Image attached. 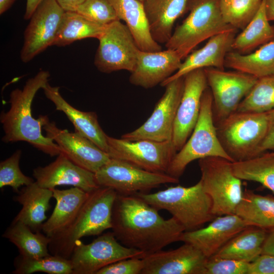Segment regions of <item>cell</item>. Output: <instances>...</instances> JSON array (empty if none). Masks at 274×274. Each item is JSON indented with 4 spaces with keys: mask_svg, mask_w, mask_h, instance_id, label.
<instances>
[{
    "mask_svg": "<svg viewBox=\"0 0 274 274\" xmlns=\"http://www.w3.org/2000/svg\"><path fill=\"white\" fill-rule=\"evenodd\" d=\"M111 229L122 244L145 255L180 241L185 231L175 218L164 219L158 210L136 195L118 193L112 210Z\"/></svg>",
    "mask_w": 274,
    "mask_h": 274,
    "instance_id": "obj_1",
    "label": "cell"
},
{
    "mask_svg": "<svg viewBox=\"0 0 274 274\" xmlns=\"http://www.w3.org/2000/svg\"><path fill=\"white\" fill-rule=\"evenodd\" d=\"M49 77L48 71L41 70L26 81L22 89L16 88L11 92L9 109L2 111L0 114L4 132L3 142H26L51 156L62 152L51 139L43 135L40 118L35 119L31 114L33 99L39 90L48 83Z\"/></svg>",
    "mask_w": 274,
    "mask_h": 274,
    "instance_id": "obj_2",
    "label": "cell"
},
{
    "mask_svg": "<svg viewBox=\"0 0 274 274\" xmlns=\"http://www.w3.org/2000/svg\"><path fill=\"white\" fill-rule=\"evenodd\" d=\"M117 192L100 186L89 193L71 224L63 231L50 237L51 254L70 259L76 243L84 236L98 235L112 228V215Z\"/></svg>",
    "mask_w": 274,
    "mask_h": 274,
    "instance_id": "obj_3",
    "label": "cell"
},
{
    "mask_svg": "<svg viewBox=\"0 0 274 274\" xmlns=\"http://www.w3.org/2000/svg\"><path fill=\"white\" fill-rule=\"evenodd\" d=\"M135 194L158 211H167L185 231L199 228L216 217L212 211V200L200 180L189 187L178 185L153 193Z\"/></svg>",
    "mask_w": 274,
    "mask_h": 274,
    "instance_id": "obj_4",
    "label": "cell"
},
{
    "mask_svg": "<svg viewBox=\"0 0 274 274\" xmlns=\"http://www.w3.org/2000/svg\"><path fill=\"white\" fill-rule=\"evenodd\" d=\"M220 0H189L188 16L177 26L167 43L166 49L176 51L182 59L202 42L217 35L236 31L223 20Z\"/></svg>",
    "mask_w": 274,
    "mask_h": 274,
    "instance_id": "obj_5",
    "label": "cell"
},
{
    "mask_svg": "<svg viewBox=\"0 0 274 274\" xmlns=\"http://www.w3.org/2000/svg\"><path fill=\"white\" fill-rule=\"evenodd\" d=\"M219 140L232 162L259 156L267 132L265 113L235 112L216 125Z\"/></svg>",
    "mask_w": 274,
    "mask_h": 274,
    "instance_id": "obj_6",
    "label": "cell"
},
{
    "mask_svg": "<svg viewBox=\"0 0 274 274\" xmlns=\"http://www.w3.org/2000/svg\"><path fill=\"white\" fill-rule=\"evenodd\" d=\"M211 156L221 157L232 162L217 135L213 117V97L208 86L202 96L200 113L194 129L186 143L175 155L166 174L179 179L190 163Z\"/></svg>",
    "mask_w": 274,
    "mask_h": 274,
    "instance_id": "obj_7",
    "label": "cell"
},
{
    "mask_svg": "<svg viewBox=\"0 0 274 274\" xmlns=\"http://www.w3.org/2000/svg\"><path fill=\"white\" fill-rule=\"evenodd\" d=\"M231 161L218 156L198 160L200 179L212 202L215 216L235 214L243 197L242 180L234 174Z\"/></svg>",
    "mask_w": 274,
    "mask_h": 274,
    "instance_id": "obj_8",
    "label": "cell"
},
{
    "mask_svg": "<svg viewBox=\"0 0 274 274\" xmlns=\"http://www.w3.org/2000/svg\"><path fill=\"white\" fill-rule=\"evenodd\" d=\"M94 174L99 186L111 188L121 195L144 193L162 184L179 182V179L166 173L149 172L111 158Z\"/></svg>",
    "mask_w": 274,
    "mask_h": 274,
    "instance_id": "obj_9",
    "label": "cell"
},
{
    "mask_svg": "<svg viewBox=\"0 0 274 274\" xmlns=\"http://www.w3.org/2000/svg\"><path fill=\"white\" fill-rule=\"evenodd\" d=\"M98 40L94 63L98 71L105 73L133 71L141 50L125 24L116 20L107 25Z\"/></svg>",
    "mask_w": 274,
    "mask_h": 274,
    "instance_id": "obj_10",
    "label": "cell"
},
{
    "mask_svg": "<svg viewBox=\"0 0 274 274\" xmlns=\"http://www.w3.org/2000/svg\"><path fill=\"white\" fill-rule=\"evenodd\" d=\"M213 97V112L216 125L236 112L258 79L239 71H225L214 67L204 68Z\"/></svg>",
    "mask_w": 274,
    "mask_h": 274,
    "instance_id": "obj_11",
    "label": "cell"
},
{
    "mask_svg": "<svg viewBox=\"0 0 274 274\" xmlns=\"http://www.w3.org/2000/svg\"><path fill=\"white\" fill-rule=\"evenodd\" d=\"M107 153L110 158L121 160L154 173H166L177 152L172 140L131 141L107 135Z\"/></svg>",
    "mask_w": 274,
    "mask_h": 274,
    "instance_id": "obj_12",
    "label": "cell"
},
{
    "mask_svg": "<svg viewBox=\"0 0 274 274\" xmlns=\"http://www.w3.org/2000/svg\"><path fill=\"white\" fill-rule=\"evenodd\" d=\"M141 251L122 244L113 232L98 236L88 244L78 241L70 260L73 274H96L103 267L119 260L131 257L143 258Z\"/></svg>",
    "mask_w": 274,
    "mask_h": 274,
    "instance_id": "obj_13",
    "label": "cell"
},
{
    "mask_svg": "<svg viewBox=\"0 0 274 274\" xmlns=\"http://www.w3.org/2000/svg\"><path fill=\"white\" fill-rule=\"evenodd\" d=\"M151 116L140 127L122 135L127 141L149 140L163 142L172 140L177 111L184 89V76L169 82Z\"/></svg>",
    "mask_w": 274,
    "mask_h": 274,
    "instance_id": "obj_14",
    "label": "cell"
},
{
    "mask_svg": "<svg viewBox=\"0 0 274 274\" xmlns=\"http://www.w3.org/2000/svg\"><path fill=\"white\" fill-rule=\"evenodd\" d=\"M65 11L56 0H43L34 12L24 33L20 58L28 62L53 46Z\"/></svg>",
    "mask_w": 274,
    "mask_h": 274,
    "instance_id": "obj_15",
    "label": "cell"
},
{
    "mask_svg": "<svg viewBox=\"0 0 274 274\" xmlns=\"http://www.w3.org/2000/svg\"><path fill=\"white\" fill-rule=\"evenodd\" d=\"M208 87L204 68L184 76V89L175 119L172 141L179 151L192 133L200 113L201 98Z\"/></svg>",
    "mask_w": 274,
    "mask_h": 274,
    "instance_id": "obj_16",
    "label": "cell"
},
{
    "mask_svg": "<svg viewBox=\"0 0 274 274\" xmlns=\"http://www.w3.org/2000/svg\"><path fill=\"white\" fill-rule=\"evenodd\" d=\"M39 118L46 136L57 144L62 153L77 165L95 173L110 158L107 152L85 136L58 128L46 115Z\"/></svg>",
    "mask_w": 274,
    "mask_h": 274,
    "instance_id": "obj_17",
    "label": "cell"
},
{
    "mask_svg": "<svg viewBox=\"0 0 274 274\" xmlns=\"http://www.w3.org/2000/svg\"><path fill=\"white\" fill-rule=\"evenodd\" d=\"M142 274H204L207 258L191 244L184 243L179 248L162 250L143 258Z\"/></svg>",
    "mask_w": 274,
    "mask_h": 274,
    "instance_id": "obj_18",
    "label": "cell"
},
{
    "mask_svg": "<svg viewBox=\"0 0 274 274\" xmlns=\"http://www.w3.org/2000/svg\"><path fill=\"white\" fill-rule=\"evenodd\" d=\"M248 226L235 214L217 216L205 227L184 231L180 241L192 245L208 258Z\"/></svg>",
    "mask_w": 274,
    "mask_h": 274,
    "instance_id": "obj_19",
    "label": "cell"
},
{
    "mask_svg": "<svg viewBox=\"0 0 274 274\" xmlns=\"http://www.w3.org/2000/svg\"><path fill=\"white\" fill-rule=\"evenodd\" d=\"M44 167L39 166L33 170V176L41 187L53 189L61 185H70L90 192L100 187L94 173L72 162L64 153Z\"/></svg>",
    "mask_w": 274,
    "mask_h": 274,
    "instance_id": "obj_20",
    "label": "cell"
},
{
    "mask_svg": "<svg viewBox=\"0 0 274 274\" xmlns=\"http://www.w3.org/2000/svg\"><path fill=\"white\" fill-rule=\"evenodd\" d=\"M182 60L178 53L172 49L155 52L140 50L129 81L131 84L145 89L153 88L175 73Z\"/></svg>",
    "mask_w": 274,
    "mask_h": 274,
    "instance_id": "obj_21",
    "label": "cell"
},
{
    "mask_svg": "<svg viewBox=\"0 0 274 274\" xmlns=\"http://www.w3.org/2000/svg\"><path fill=\"white\" fill-rule=\"evenodd\" d=\"M236 31L221 33L210 38L202 48L190 53L179 70L160 85L165 86L169 82L198 68L214 67L224 70L227 54L232 50Z\"/></svg>",
    "mask_w": 274,
    "mask_h": 274,
    "instance_id": "obj_22",
    "label": "cell"
},
{
    "mask_svg": "<svg viewBox=\"0 0 274 274\" xmlns=\"http://www.w3.org/2000/svg\"><path fill=\"white\" fill-rule=\"evenodd\" d=\"M46 97L54 105L56 110L62 112L72 122L75 131L87 138L107 153V135L100 127L96 114L83 112L73 107L61 96L58 87L47 83L42 88Z\"/></svg>",
    "mask_w": 274,
    "mask_h": 274,
    "instance_id": "obj_23",
    "label": "cell"
},
{
    "mask_svg": "<svg viewBox=\"0 0 274 274\" xmlns=\"http://www.w3.org/2000/svg\"><path fill=\"white\" fill-rule=\"evenodd\" d=\"M189 0H145L144 8L153 39L159 44L170 39L176 20L187 10Z\"/></svg>",
    "mask_w": 274,
    "mask_h": 274,
    "instance_id": "obj_24",
    "label": "cell"
},
{
    "mask_svg": "<svg viewBox=\"0 0 274 274\" xmlns=\"http://www.w3.org/2000/svg\"><path fill=\"white\" fill-rule=\"evenodd\" d=\"M52 190L56 206L42 228V232L50 238L61 232L71 224L89 193L76 187L65 190L53 188Z\"/></svg>",
    "mask_w": 274,
    "mask_h": 274,
    "instance_id": "obj_25",
    "label": "cell"
},
{
    "mask_svg": "<svg viewBox=\"0 0 274 274\" xmlns=\"http://www.w3.org/2000/svg\"><path fill=\"white\" fill-rule=\"evenodd\" d=\"M18 193L14 200L20 204L22 208L12 222L23 223L34 232L41 231L47 218L46 212L53 197L52 189L42 187L35 181Z\"/></svg>",
    "mask_w": 274,
    "mask_h": 274,
    "instance_id": "obj_26",
    "label": "cell"
},
{
    "mask_svg": "<svg viewBox=\"0 0 274 274\" xmlns=\"http://www.w3.org/2000/svg\"><path fill=\"white\" fill-rule=\"evenodd\" d=\"M120 20L129 29L139 48L143 51L162 50L152 38L143 2L139 0H109Z\"/></svg>",
    "mask_w": 274,
    "mask_h": 274,
    "instance_id": "obj_27",
    "label": "cell"
},
{
    "mask_svg": "<svg viewBox=\"0 0 274 274\" xmlns=\"http://www.w3.org/2000/svg\"><path fill=\"white\" fill-rule=\"evenodd\" d=\"M267 232L266 229L248 226L231 238L216 255L251 263L261 254Z\"/></svg>",
    "mask_w": 274,
    "mask_h": 274,
    "instance_id": "obj_28",
    "label": "cell"
},
{
    "mask_svg": "<svg viewBox=\"0 0 274 274\" xmlns=\"http://www.w3.org/2000/svg\"><path fill=\"white\" fill-rule=\"evenodd\" d=\"M225 66L257 78L274 75V40L248 54L230 51L226 55Z\"/></svg>",
    "mask_w": 274,
    "mask_h": 274,
    "instance_id": "obj_29",
    "label": "cell"
},
{
    "mask_svg": "<svg viewBox=\"0 0 274 274\" xmlns=\"http://www.w3.org/2000/svg\"><path fill=\"white\" fill-rule=\"evenodd\" d=\"M235 214L248 226L271 229L274 228V196L262 195L245 189Z\"/></svg>",
    "mask_w": 274,
    "mask_h": 274,
    "instance_id": "obj_30",
    "label": "cell"
},
{
    "mask_svg": "<svg viewBox=\"0 0 274 274\" xmlns=\"http://www.w3.org/2000/svg\"><path fill=\"white\" fill-rule=\"evenodd\" d=\"M265 12V0H262L256 15L236 36L232 45V50L242 54H248L258 47L274 40V25L269 23Z\"/></svg>",
    "mask_w": 274,
    "mask_h": 274,
    "instance_id": "obj_31",
    "label": "cell"
},
{
    "mask_svg": "<svg viewBox=\"0 0 274 274\" xmlns=\"http://www.w3.org/2000/svg\"><path fill=\"white\" fill-rule=\"evenodd\" d=\"M2 236L14 244L23 257L37 258L51 254L50 238L41 231H33L23 223L12 222Z\"/></svg>",
    "mask_w": 274,
    "mask_h": 274,
    "instance_id": "obj_32",
    "label": "cell"
},
{
    "mask_svg": "<svg viewBox=\"0 0 274 274\" xmlns=\"http://www.w3.org/2000/svg\"><path fill=\"white\" fill-rule=\"evenodd\" d=\"M106 25L90 20L76 12H65L53 46H65L86 38L98 39Z\"/></svg>",
    "mask_w": 274,
    "mask_h": 274,
    "instance_id": "obj_33",
    "label": "cell"
},
{
    "mask_svg": "<svg viewBox=\"0 0 274 274\" xmlns=\"http://www.w3.org/2000/svg\"><path fill=\"white\" fill-rule=\"evenodd\" d=\"M232 167L235 175L241 180L260 183L274 194V152L232 162Z\"/></svg>",
    "mask_w": 274,
    "mask_h": 274,
    "instance_id": "obj_34",
    "label": "cell"
},
{
    "mask_svg": "<svg viewBox=\"0 0 274 274\" xmlns=\"http://www.w3.org/2000/svg\"><path fill=\"white\" fill-rule=\"evenodd\" d=\"M14 274H31L43 272L49 274H73V266L70 259L60 256L49 255L28 258L21 255L15 260Z\"/></svg>",
    "mask_w": 274,
    "mask_h": 274,
    "instance_id": "obj_35",
    "label": "cell"
},
{
    "mask_svg": "<svg viewBox=\"0 0 274 274\" xmlns=\"http://www.w3.org/2000/svg\"><path fill=\"white\" fill-rule=\"evenodd\" d=\"M274 109V75L258 79L236 112L265 113Z\"/></svg>",
    "mask_w": 274,
    "mask_h": 274,
    "instance_id": "obj_36",
    "label": "cell"
},
{
    "mask_svg": "<svg viewBox=\"0 0 274 274\" xmlns=\"http://www.w3.org/2000/svg\"><path fill=\"white\" fill-rule=\"evenodd\" d=\"M262 0H220L224 21L236 29H244L258 11Z\"/></svg>",
    "mask_w": 274,
    "mask_h": 274,
    "instance_id": "obj_37",
    "label": "cell"
},
{
    "mask_svg": "<svg viewBox=\"0 0 274 274\" xmlns=\"http://www.w3.org/2000/svg\"><path fill=\"white\" fill-rule=\"evenodd\" d=\"M21 150H17L10 157L0 163V188L12 187L13 191L19 192L23 186H28L35 181L25 176L21 170L19 162Z\"/></svg>",
    "mask_w": 274,
    "mask_h": 274,
    "instance_id": "obj_38",
    "label": "cell"
},
{
    "mask_svg": "<svg viewBox=\"0 0 274 274\" xmlns=\"http://www.w3.org/2000/svg\"><path fill=\"white\" fill-rule=\"evenodd\" d=\"M75 12L103 25L120 20L109 0H86Z\"/></svg>",
    "mask_w": 274,
    "mask_h": 274,
    "instance_id": "obj_39",
    "label": "cell"
},
{
    "mask_svg": "<svg viewBox=\"0 0 274 274\" xmlns=\"http://www.w3.org/2000/svg\"><path fill=\"white\" fill-rule=\"evenodd\" d=\"M250 263L215 255L207 258L204 274H248Z\"/></svg>",
    "mask_w": 274,
    "mask_h": 274,
    "instance_id": "obj_40",
    "label": "cell"
},
{
    "mask_svg": "<svg viewBox=\"0 0 274 274\" xmlns=\"http://www.w3.org/2000/svg\"><path fill=\"white\" fill-rule=\"evenodd\" d=\"M144 266L142 258H128L103 267L96 274H142Z\"/></svg>",
    "mask_w": 274,
    "mask_h": 274,
    "instance_id": "obj_41",
    "label": "cell"
},
{
    "mask_svg": "<svg viewBox=\"0 0 274 274\" xmlns=\"http://www.w3.org/2000/svg\"><path fill=\"white\" fill-rule=\"evenodd\" d=\"M248 274H274V255L261 254L250 263Z\"/></svg>",
    "mask_w": 274,
    "mask_h": 274,
    "instance_id": "obj_42",
    "label": "cell"
},
{
    "mask_svg": "<svg viewBox=\"0 0 274 274\" xmlns=\"http://www.w3.org/2000/svg\"><path fill=\"white\" fill-rule=\"evenodd\" d=\"M267 129L266 135L258 150L259 155L270 150L274 152V109L266 112Z\"/></svg>",
    "mask_w": 274,
    "mask_h": 274,
    "instance_id": "obj_43",
    "label": "cell"
},
{
    "mask_svg": "<svg viewBox=\"0 0 274 274\" xmlns=\"http://www.w3.org/2000/svg\"><path fill=\"white\" fill-rule=\"evenodd\" d=\"M261 254L274 255V228L268 230L264 242Z\"/></svg>",
    "mask_w": 274,
    "mask_h": 274,
    "instance_id": "obj_44",
    "label": "cell"
},
{
    "mask_svg": "<svg viewBox=\"0 0 274 274\" xmlns=\"http://www.w3.org/2000/svg\"><path fill=\"white\" fill-rule=\"evenodd\" d=\"M65 12H75L86 0H56Z\"/></svg>",
    "mask_w": 274,
    "mask_h": 274,
    "instance_id": "obj_45",
    "label": "cell"
},
{
    "mask_svg": "<svg viewBox=\"0 0 274 274\" xmlns=\"http://www.w3.org/2000/svg\"><path fill=\"white\" fill-rule=\"evenodd\" d=\"M43 0H26L24 18L28 20Z\"/></svg>",
    "mask_w": 274,
    "mask_h": 274,
    "instance_id": "obj_46",
    "label": "cell"
},
{
    "mask_svg": "<svg viewBox=\"0 0 274 274\" xmlns=\"http://www.w3.org/2000/svg\"><path fill=\"white\" fill-rule=\"evenodd\" d=\"M265 12L268 20L274 21V0H265Z\"/></svg>",
    "mask_w": 274,
    "mask_h": 274,
    "instance_id": "obj_47",
    "label": "cell"
},
{
    "mask_svg": "<svg viewBox=\"0 0 274 274\" xmlns=\"http://www.w3.org/2000/svg\"><path fill=\"white\" fill-rule=\"evenodd\" d=\"M15 0H0V14L7 11L12 5Z\"/></svg>",
    "mask_w": 274,
    "mask_h": 274,
    "instance_id": "obj_48",
    "label": "cell"
},
{
    "mask_svg": "<svg viewBox=\"0 0 274 274\" xmlns=\"http://www.w3.org/2000/svg\"><path fill=\"white\" fill-rule=\"evenodd\" d=\"M139 1H141V2H143L145 0H139Z\"/></svg>",
    "mask_w": 274,
    "mask_h": 274,
    "instance_id": "obj_49",
    "label": "cell"
}]
</instances>
